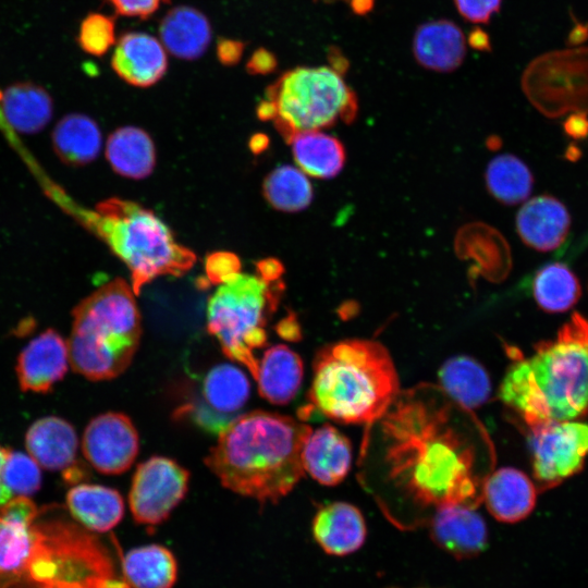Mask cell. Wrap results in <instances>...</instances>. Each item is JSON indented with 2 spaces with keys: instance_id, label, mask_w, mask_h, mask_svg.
Returning <instances> with one entry per match:
<instances>
[{
  "instance_id": "obj_1",
  "label": "cell",
  "mask_w": 588,
  "mask_h": 588,
  "mask_svg": "<svg viewBox=\"0 0 588 588\" xmlns=\"http://www.w3.org/2000/svg\"><path fill=\"white\" fill-rule=\"evenodd\" d=\"M476 418L439 385L401 391L367 425L359 461L365 487L390 513L476 509L494 464L488 432Z\"/></svg>"
},
{
  "instance_id": "obj_2",
  "label": "cell",
  "mask_w": 588,
  "mask_h": 588,
  "mask_svg": "<svg viewBox=\"0 0 588 588\" xmlns=\"http://www.w3.org/2000/svg\"><path fill=\"white\" fill-rule=\"evenodd\" d=\"M0 588H127L105 543L16 495L0 503Z\"/></svg>"
},
{
  "instance_id": "obj_3",
  "label": "cell",
  "mask_w": 588,
  "mask_h": 588,
  "mask_svg": "<svg viewBox=\"0 0 588 588\" xmlns=\"http://www.w3.org/2000/svg\"><path fill=\"white\" fill-rule=\"evenodd\" d=\"M310 431L282 414H241L219 432L205 464L224 488L262 505L277 504L304 476L302 453Z\"/></svg>"
},
{
  "instance_id": "obj_4",
  "label": "cell",
  "mask_w": 588,
  "mask_h": 588,
  "mask_svg": "<svg viewBox=\"0 0 588 588\" xmlns=\"http://www.w3.org/2000/svg\"><path fill=\"white\" fill-rule=\"evenodd\" d=\"M499 397L530 427L579 419L588 413V320L575 313L554 339L516 359Z\"/></svg>"
},
{
  "instance_id": "obj_5",
  "label": "cell",
  "mask_w": 588,
  "mask_h": 588,
  "mask_svg": "<svg viewBox=\"0 0 588 588\" xmlns=\"http://www.w3.org/2000/svg\"><path fill=\"white\" fill-rule=\"evenodd\" d=\"M400 392L399 376L384 345L350 339L317 352L308 407L336 422L368 425L387 412Z\"/></svg>"
},
{
  "instance_id": "obj_6",
  "label": "cell",
  "mask_w": 588,
  "mask_h": 588,
  "mask_svg": "<svg viewBox=\"0 0 588 588\" xmlns=\"http://www.w3.org/2000/svg\"><path fill=\"white\" fill-rule=\"evenodd\" d=\"M72 316L68 341L72 369L93 381L124 372L142 334L133 289L122 279L112 280L84 298Z\"/></svg>"
},
{
  "instance_id": "obj_7",
  "label": "cell",
  "mask_w": 588,
  "mask_h": 588,
  "mask_svg": "<svg viewBox=\"0 0 588 588\" xmlns=\"http://www.w3.org/2000/svg\"><path fill=\"white\" fill-rule=\"evenodd\" d=\"M83 218L127 266L135 295L157 277L185 274L196 261L157 216L136 203L110 198Z\"/></svg>"
},
{
  "instance_id": "obj_8",
  "label": "cell",
  "mask_w": 588,
  "mask_h": 588,
  "mask_svg": "<svg viewBox=\"0 0 588 588\" xmlns=\"http://www.w3.org/2000/svg\"><path fill=\"white\" fill-rule=\"evenodd\" d=\"M357 97L343 73L332 66H297L283 73L257 108L262 121H272L290 143L299 133L319 131L336 122H353Z\"/></svg>"
},
{
  "instance_id": "obj_9",
  "label": "cell",
  "mask_w": 588,
  "mask_h": 588,
  "mask_svg": "<svg viewBox=\"0 0 588 588\" xmlns=\"http://www.w3.org/2000/svg\"><path fill=\"white\" fill-rule=\"evenodd\" d=\"M283 284L257 274L237 272L218 285L207 305V329L222 352L256 379V352L267 344L266 326L274 313Z\"/></svg>"
},
{
  "instance_id": "obj_10",
  "label": "cell",
  "mask_w": 588,
  "mask_h": 588,
  "mask_svg": "<svg viewBox=\"0 0 588 588\" xmlns=\"http://www.w3.org/2000/svg\"><path fill=\"white\" fill-rule=\"evenodd\" d=\"M522 85L530 102L549 118L588 113V48L535 59L524 72Z\"/></svg>"
},
{
  "instance_id": "obj_11",
  "label": "cell",
  "mask_w": 588,
  "mask_h": 588,
  "mask_svg": "<svg viewBox=\"0 0 588 588\" xmlns=\"http://www.w3.org/2000/svg\"><path fill=\"white\" fill-rule=\"evenodd\" d=\"M531 429L532 473L541 488L577 474L588 457V422L552 421Z\"/></svg>"
},
{
  "instance_id": "obj_12",
  "label": "cell",
  "mask_w": 588,
  "mask_h": 588,
  "mask_svg": "<svg viewBox=\"0 0 588 588\" xmlns=\"http://www.w3.org/2000/svg\"><path fill=\"white\" fill-rule=\"evenodd\" d=\"M189 474L175 461L152 456L137 465L128 503L134 520L149 529L168 519L184 499Z\"/></svg>"
},
{
  "instance_id": "obj_13",
  "label": "cell",
  "mask_w": 588,
  "mask_h": 588,
  "mask_svg": "<svg viewBox=\"0 0 588 588\" xmlns=\"http://www.w3.org/2000/svg\"><path fill=\"white\" fill-rule=\"evenodd\" d=\"M139 449L137 430L123 413L108 412L93 418L82 438L87 462L99 473L118 475L126 471Z\"/></svg>"
},
{
  "instance_id": "obj_14",
  "label": "cell",
  "mask_w": 588,
  "mask_h": 588,
  "mask_svg": "<svg viewBox=\"0 0 588 588\" xmlns=\"http://www.w3.org/2000/svg\"><path fill=\"white\" fill-rule=\"evenodd\" d=\"M250 393L246 375L236 366L220 364L211 368L201 384L199 402L191 406L195 422L212 432H220L238 415Z\"/></svg>"
},
{
  "instance_id": "obj_15",
  "label": "cell",
  "mask_w": 588,
  "mask_h": 588,
  "mask_svg": "<svg viewBox=\"0 0 588 588\" xmlns=\"http://www.w3.org/2000/svg\"><path fill=\"white\" fill-rule=\"evenodd\" d=\"M68 342L53 329L33 339L20 353L16 377L22 391L47 393L66 373Z\"/></svg>"
},
{
  "instance_id": "obj_16",
  "label": "cell",
  "mask_w": 588,
  "mask_h": 588,
  "mask_svg": "<svg viewBox=\"0 0 588 588\" xmlns=\"http://www.w3.org/2000/svg\"><path fill=\"white\" fill-rule=\"evenodd\" d=\"M434 543L458 560L479 555L488 544L487 525L474 507L448 505L430 517Z\"/></svg>"
},
{
  "instance_id": "obj_17",
  "label": "cell",
  "mask_w": 588,
  "mask_h": 588,
  "mask_svg": "<svg viewBox=\"0 0 588 588\" xmlns=\"http://www.w3.org/2000/svg\"><path fill=\"white\" fill-rule=\"evenodd\" d=\"M111 66L126 83L148 87L166 74L167 52L155 37L144 33H127L114 48Z\"/></svg>"
},
{
  "instance_id": "obj_18",
  "label": "cell",
  "mask_w": 588,
  "mask_h": 588,
  "mask_svg": "<svg viewBox=\"0 0 588 588\" xmlns=\"http://www.w3.org/2000/svg\"><path fill=\"white\" fill-rule=\"evenodd\" d=\"M315 541L329 555L345 556L359 550L367 537L363 513L347 502L320 507L313 519Z\"/></svg>"
},
{
  "instance_id": "obj_19",
  "label": "cell",
  "mask_w": 588,
  "mask_h": 588,
  "mask_svg": "<svg viewBox=\"0 0 588 588\" xmlns=\"http://www.w3.org/2000/svg\"><path fill=\"white\" fill-rule=\"evenodd\" d=\"M538 489L522 470L502 467L491 473L482 490V502L499 522L514 524L534 511Z\"/></svg>"
},
{
  "instance_id": "obj_20",
  "label": "cell",
  "mask_w": 588,
  "mask_h": 588,
  "mask_svg": "<svg viewBox=\"0 0 588 588\" xmlns=\"http://www.w3.org/2000/svg\"><path fill=\"white\" fill-rule=\"evenodd\" d=\"M571 217L556 198L541 195L526 201L516 216V230L522 241L540 252L561 246L569 231Z\"/></svg>"
},
{
  "instance_id": "obj_21",
  "label": "cell",
  "mask_w": 588,
  "mask_h": 588,
  "mask_svg": "<svg viewBox=\"0 0 588 588\" xmlns=\"http://www.w3.org/2000/svg\"><path fill=\"white\" fill-rule=\"evenodd\" d=\"M25 445L28 455L40 468L64 473L76 465L77 434L73 426L56 416L36 420L27 430Z\"/></svg>"
},
{
  "instance_id": "obj_22",
  "label": "cell",
  "mask_w": 588,
  "mask_h": 588,
  "mask_svg": "<svg viewBox=\"0 0 588 588\" xmlns=\"http://www.w3.org/2000/svg\"><path fill=\"white\" fill-rule=\"evenodd\" d=\"M304 471L324 486H335L347 475L352 464L350 440L331 425L311 430L303 449Z\"/></svg>"
},
{
  "instance_id": "obj_23",
  "label": "cell",
  "mask_w": 588,
  "mask_h": 588,
  "mask_svg": "<svg viewBox=\"0 0 588 588\" xmlns=\"http://www.w3.org/2000/svg\"><path fill=\"white\" fill-rule=\"evenodd\" d=\"M413 53L425 69L452 72L466 56V37L457 24L439 19L419 25L413 37Z\"/></svg>"
},
{
  "instance_id": "obj_24",
  "label": "cell",
  "mask_w": 588,
  "mask_h": 588,
  "mask_svg": "<svg viewBox=\"0 0 588 588\" xmlns=\"http://www.w3.org/2000/svg\"><path fill=\"white\" fill-rule=\"evenodd\" d=\"M304 366L299 355L283 344L267 348L256 377L258 392L275 405L290 403L301 389Z\"/></svg>"
},
{
  "instance_id": "obj_25",
  "label": "cell",
  "mask_w": 588,
  "mask_h": 588,
  "mask_svg": "<svg viewBox=\"0 0 588 588\" xmlns=\"http://www.w3.org/2000/svg\"><path fill=\"white\" fill-rule=\"evenodd\" d=\"M66 505L72 517L93 532H106L123 518L124 501L109 487L79 483L66 493Z\"/></svg>"
},
{
  "instance_id": "obj_26",
  "label": "cell",
  "mask_w": 588,
  "mask_h": 588,
  "mask_svg": "<svg viewBox=\"0 0 588 588\" xmlns=\"http://www.w3.org/2000/svg\"><path fill=\"white\" fill-rule=\"evenodd\" d=\"M0 109L12 128L23 134H34L50 122L53 102L41 86L19 82L0 93Z\"/></svg>"
},
{
  "instance_id": "obj_27",
  "label": "cell",
  "mask_w": 588,
  "mask_h": 588,
  "mask_svg": "<svg viewBox=\"0 0 588 588\" xmlns=\"http://www.w3.org/2000/svg\"><path fill=\"white\" fill-rule=\"evenodd\" d=\"M159 34L161 44L169 52L180 59L194 60L209 46L211 27L200 11L182 5L166 14Z\"/></svg>"
},
{
  "instance_id": "obj_28",
  "label": "cell",
  "mask_w": 588,
  "mask_h": 588,
  "mask_svg": "<svg viewBox=\"0 0 588 588\" xmlns=\"http://www.w3.org/2000/svg\"><path fill=\"white\" fill-rule=\"evenodd\" d=\"M177 572V561L172 551L157 543L130 550L121 564V575L127 588H172Z\"/></svg>"
},
{
  "instance_id": "obj_29",
  "label": "cell",
  "mask_w": 588,
  "mask_h": 588,
  "mask_svg": "<svg viewBox=\"0 0 588 588\" xmlns=\"http://www.w3.org/2000/svg\"><path fill=\"white\" fill-rule=\"evenodd\" d=\"M52 147L59 159L72 167L85 166L97 158L101 133L97 123L82 113L64 115L54 126Z\"/></svg>"
},
{
  "instance_id": "obj_30",
  "label": "cell",
  "mask_w": 588,
  "mask_h": 588,
  "mask_svg": "<svg viewBox=\"0 0 588 588\" xmlns=\"http://www.w3.org/2000/svg\"><path fill=\"white\" fill-rule=\"evenodd\" d=\"M439 387L452 400L468 409L485 404L491 393L488 372L468 356H455L445 360L439 370Z\"/></svg>"
},
{
  "instance_id": "obj_31",
  "label": "cell",
  "mask_w": 588,
  "mask_h": 588,
  "mask_svg": "<svg viewBox=\"0 0 588 588\" xmlns=\"http://www.w3.org/2000/svg\"><path fill=\"white\" fill-rule=\"evenodd\" d=\"M106 156L117 173L132 179L150 174L156 162L151 138L134 126L118 128L109 136Z\"/></svg>"
},
{
  "instance_id": "obj_32",
  "label": "cell",
  "mask_w": 588,
  "mask_h": 588,
  "mask_svg": "<svg viewBox=\"0 0 588 588\" xmlns=\"http://www.w3.org/2000/svg\"><path fill=\"white\" fill-rule=\"evenodd\" d=\"M294 160L299 169L314 177L331 179L345 163L342 143L326 133L309 131L296 134L291 142Z\"/></svg>"
},
{
  "instance_id": "obj_33",
  "label": "cell",
  "mask_w": 588,
  "mask_h": 588,
  "mask_svg": "<svg viewBox=\"0 0 588 588\" xmlns=\"http://www.w3.org/2000/svg\"><path fill=\"white\" fill-rule=\"evenodd\" d=\"M532 295L542 310L550 314L564 313L578 301L580 285L566 265L552 262L536 273Z\"/></svg>"
},
{
  "instance_id": "obj_34",
  "label": "cell",
  "mask_w": 588,
  "mask_h": 588,
  "mask_svg": "<svg viewBox=\"0 0 588 588\" xmlns=\"http://www.w3.org/2000/svg\"><path fill=\"white\" fill-rule=\"evenodd\" d=\"M532 174L527 166L513 155L492 159L486 171V184L499 201L515 205L526 200L532 188Z\"/></svg>"
},
{
  "instance_id": "obj_35",
  "label": "cell",
  "mask_w": 588,
  "mask_h": 588,
  "mask_svg": "<svg viewBox=\"0 0 588 588\" xmlns=\"http://www.w3.org/2000/svg\"><path fill=\"white\" fill-rule=\"evenodd\" d=\"M264 195L270 205L283 211L305 209L313 199V187L301 169L282 166L265 180Z\"/></svg>"
},
{
  "instance_id": "obj_36",
  "label": "cell",
  "mask_w": 588,
  "mask_h": 588,
  "mask_svg": "<svg viewBox=\"0 0 588 588\" xmlns=\"http://www.w3.org/2000/svg\"><path fill=\"white\" fill-rule=\"evenodd\" d=\"M2 482L12 494L29 497L40 489V466L29 455L10 450L2 469Z\"/></svg>"
},
{
  "instance_id": "obj_37",
  "label": "cell",
  "mask_w": 588,
  "mask_h": 588,
  "mask_svg": "<svg viewBox=\"0 0 588 588\" xmlns=\"http://www.w3.org/2000/svg\"><path fill=\"white\" fill-rule=\"evenodd\" d=\"M115 42L114 20L102 13H89L81 23L77 44L91 56L105 54Z\"/></svg>"
},
{
  "instance_id": "obj_38",
  "label": "cell",
  "mask_w": 588,
  "mask_h": 588,
  "mask_svg": "<svg viewBox=\"0 0 588 588\" xmlns=\"http://www.w3.org/2000/svg\"><path fill=\"white\" fill-rule=\"evenodd\" d=\"M240 260L232 253H213L206 261V273L212 284H221L240 272Z\"/></svg>"
},
{
  "instance_id": "obj_39",
  "label": "cell",
  "mask_w": 588,
  "mask_h": 588,
  "mask_svg": "<svg viewBox=\"0 0 588 588\" xmlns=\"http://www.w3.org/2000/svg\"><path fill=\"white\" fill-rule=\"evenodd\" d=\"M458 13L475 24L489 23L502 4V0H454Z\"/></svg>"
},
{
  "instance_id": "obj_40",
  "label": "cell",
  "mask_w": 588,
  "mask_h": 588,
  "mask_svg": "<svg viewBox=\"0 0 588 588\" xmlns=\"http://www.w3.org/2000/svg\"><path fill=\"white\" fill-rule=\"evenodd\" d=\"M124 16L145 19L155 13L168 0H107Z\"/></svg>"
},
{
  "instance_id": "obj_41",
  "label": "cell",
  "mask_w": 588,
  "mask_h": 588,
  "mask_svg": "<svg viewBox=\"0 0 588 588\" xmlns=\"http://www.w3.org/2000/svg\"><path fill=\"white\" fill-rule=\"evenodd\" d=\"M277 68V59L272 52L259 48L253 52L247 61L246 69L252 74H267Z\"/></svg>"
},
{
  "instance_id": "obj_42",
  "label": "cell",
  "mask_w": 588,
  "mask_h": 588,
  "mask_svg": "<svg viewBox=\"0 0 588 588\" xmlns=\"http://www.w3.org/2000/svg\"><path fill=\"white\" fill-rule=\"evenodd\" d=\"M244 44L233 39H220L217 46V57L225 65L237 63L244 51Z\"/></svg>"
},
{
  "instance_id": "obj_43",
  "label": "cell",
  "mask_w": 588,
  "mask_h": 588,
  "mask_svg": "<svg viewBox=\"0 0 588 588\" xmlns=\"http://www.w3.org/2000/svg\"><path fill=\"white\" fill-rule=\"evenodd\" d=\"M282 271L281 264L274 259H267L257 264V272L271 281L279 280Z\"/></svg>"
},
{
  "instance_id": "obj_44",
  "label": "cell",
  "mask_w": 588,
  "mask_h": 588,
  "mask_svg": "<svg viewBox=\"0 0 588 588\" xmlns=\"http://www.w3.org/2000/svg\"><path fill=\"white\" fill-rule=\"evenodd\" d=\"M469 45L477 50L488 51L490 49V40L488 34L481 28H474L469 34Z\"/></svg>"
},
{
  "instance_id": "obj_45",
  "label": "cell",
  "mask_w": 588,
  "mask_h": 588,
  "mask_svg": "<svg viewBox=\"0 0 588 588\" xmlns=\"http://www.w3.org/2000/svg\"><path fill=\"white\" fill-rule=\"evenodd\" d=\"M587 122L588 121L584 119V114H577V115H573L567 121V124L565 125V127H566L567 133L574 137L584 136L587 134V131H588Z\"/></svg>"
},
{
  "instance_id": "obj_46",
  "label": "cell",
  "mask_w": 588,
  "mask_h": 588,
  "mask_svg": "<svg viewBox=\"0 0 588 588\" xmlns=\"http://www.w3.org/2000/svg\"><path fill=\"white\" fill-rule=\"evenodd\" d=\"M10 449L0 445V503L9 501L13 494L2 482V469L5 463Z\"/></svg>"
},
{
  "instance_id": "obj_47",
  "label": "cell",
  "mask_w": 588,
  "mask_h": 588,
  "mask_svg": "<svg viewBox=\"0 0 588 588\" xmlns=\"http://www.w3.org/2000/svg\"><path fill=\"white\" fill-rule=\"evenodd\" d=\"M278 332L287 339H295L297 334H299V330L297 328V323L295 321H291L290 319H285L280 323V327L278 329Z\"/></svg>"
},
{
  "instance_id": "obj_48",
  "label": "cell",
  "mask_w": 588,
  "mask_h": 588,
  "mask_svg": "<svg viewBox=\"0 0 588 588\" xmlns=\"http://www.w3.org/2000/svg\"><path fill=\"white\" fill-rule=\"evenodd\" d=\"M352 8L358 14L367 13L373 5V0H351Z\"/></svg>"
},
{
  "instance_id": "obj_49",
  "label": "cell",
  "mask_w": 588,
  "mask_h": 588,
  "mask_svg": "<svg viewBox=\"0 0 588 588\" xmlns=\"http://www.w3.org/2000/svg\"><path fill=\"white\" fill-rule=\"evenodd\" d=\"M321 1H334V0H321Z\"/></svg>"
}]
</instances>
